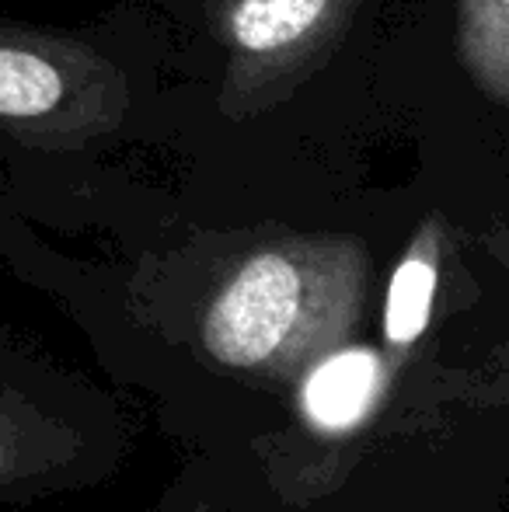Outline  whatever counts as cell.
Returning a JSON list of instances; mask_svg holds the SVG:
<instances>
[{"mask_svg": "<svg viewBox=\"0 0 509 512\" xmlns=\"http://www.w3.org/2000/svg\"><path fill=\"white\" fill-rule=\"evenodd\" d=\"M126 84L81 42L0 28V129L77 147L123 122Z\"/></svg>", "mask_w": 509, "mask_h": 512, "instance_id": "cell-1", "label": "cell"}, {"mask_svg": "<svg viewBox=\"0 0 509 512\" xmlns=\"http://www.w3.org/2000/svg\"><path fill=\"white\" fill-rule=\"evenodd\" d=\"M342 262L332 255L262 251L213 300L203 342L220 363L258 366L286 349L311 307H328L339 293Z\"/></svg>", "mask_w": 509, "mask_h": 512, "instance_id": "cell-2", "label": "cell"}, {"mask_svg": "<svg viewBox=\"0 0 509 512\" xmlns=\"http://www.w3.org/2000/svg\"><path fill=\"white\" fill-rule=\"evenodd\" d=\"M356 0H234L224 35L234 60V84L286 74L290 63L311 60L346 28Z\"/></svg>", "mask_w": 509, "mask_h": 512, "instance_id": "cell-3", "label": "cell"}, {"mask_svg": "<svg viewBox=\"0 0 509 512\" xmlns=\"http://www.w3.org/2000/svg\"><path fill=\"white\" fill-rule=\"evenodd\" d=\"M457 42L478 88L506 102L509 88V0H461Z\"/></svg>", "mask_w": 509, "mask_h": 512, "instance_id": "cell-4", "label": "cell"}, {"mask_svg": "<svg viewBox=\"0 0 509 512\" xmlns=\"http://www.w3.org/2000/svg\"><path fill=\"white\" fill-rule=\"evenodd\" d=\"M377 377H381V366L370 352L356 349L332 356L328 363H321V370L307 384V411L314 422L328 425V429L353 425L374 401Z\"/></svg>", "mask_w": 509, "mask_h": 512, "instance_id": "cell-5", "label": "cell"}, {"mask_svg": "<svg viewBox=\"0 0 509 512\" xmlns=\"http://www.w3.org/2000/svg\"><path fill=\"white\" fill-rule=\"evenodd\" d=\"M436 290V234L422 230L415 248L401 262V269L391 279V293H387V314L384 331L391 345H412L422 335L429 321V307H433Z\"/></svg>", "mask_w": 509, "mask_h": 512, "instance_id": "cell-6", "label": "cell"}]
</instances>
